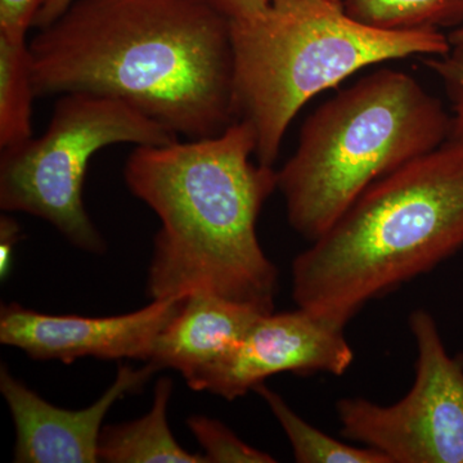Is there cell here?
<instances>
[{"instance_id":"cell-1","label":"cell","mask_w":463,"mask_h":463,"mask_svg":"<svg viewBox=\"0 0 463 463\" xmlns=\"http://www.w3.org/2000/svg\"><path fill=\"white\" fill-rule=\"evenodd\" d=\"M29 47L36 99L109 97L190 139L239 121L231 18L214 0H74Z\"/></svg>"},{"instance_id":"cell-2","label":"cell","mask_w":463,"mask_h":463,"mask_svg":"<svg viewBox=\"0 0 463 463\" xmlns=\"http://www.w3.org/2000/svg\"><path fill=\"white\" fill-rule=\"evenodd\" d=\"M255 154L245 120L209 138L133 149L125 182L161 222L147 282L154 300L203 291L274 312L279 270L257 222L279 179Z\"/></svg>"},{"instance_id":"cell-3","label":"cell","mask_w":463,"mask_h":463,"mask_svg":"<svg viewBox=\"0 0 463 463\" xmlns=\"http://www.w3.org/2000/svg\"><path fill=\"white\" fill-rule=\"evenodd\" d=\"M463 249V147L447 141L367 188L292 263L298 307L345 328Z\"/></svg>"},{"instance_id":"cell-4","label":"cell","mask_w":463,"mask_h":463,"mask_svg":"<svg viewBox=\"0 0 463 463\" xmlns=\"http://www.w3.org/2000/svg\"><path fill=\"white\" fill-rule=\"evenodd\" d=\"M239 120L257 134V161L273 166L289 124L313 97L359 70L452 50L440 30H385L331 0H273L254 16L231 20Z\"/></svg>"},{"instance_id":"cell-5","label":"cell","mask_w":463,"mask_h":463,"mask_svg":"<svg viewBox=\"0 0 463 463\" xmlns=\"http://www.w3.org/2000/svg\"><path fill=\"white\" fill-rule=\"evenodd\" d=\"M450 116L413 76L381 69L323 103L277 170L288 223L313 242L367 188L448 141Z\"/></svg>"},{"instance_id":"cell-6","label":"cell","mask_w":463,"mask_h":463,"mask_svg":"<svg viewBox=\"0 0 463 463\" xmlns=\"http://www.w3.org/2000/svg\"><path fill=\"white\" fill-rule=\"evenodd\" d=\"M178 136L123 100L90 93L58 97L47 130L0 155V207L50 222L78 248L102 252L105 241L85 210L91 157L112 145L161 146Z\"/></svg>"},{"instance_id":"cell-7","label":"cell","mask_w":463,"mask_h":463,"mask_svg":"<svg viewBox=\"0 0 463 463\" xmlns=\"http://www.w3.org/2000/svg\"><path fill=\"white\" fill-rule=\"evenodd\" d=\"M416 344L412 388L397 403L340 399L341 434L390 463H463V354L452 356L434 317L410 316Z\"/></svg>"},{"instance_id":"cell-8","label":"cell","mask_w":463,"mask_h":463,"mask_svg":"<svg viewBox=\"0 0 463 463\" xmlns=\"http://www.w3.org/2000/svg\"><path fill=\"white\" fill-rule=\"evenodd\" d=\"M344 331L300 307L261 315L242 339L187 379L188 386L234 401L274 374L341 376L354 359Z\"/></svg>"},{"instance_id":"cell-9","label":"cell","mask_w":463,"mask_h":463,"mask_svg":"<svg viewBox=\"0 0 463 463\" xmlns=\"http://www.w3.org/2000/svg\"><path fill=\"white\" fill-rule=\"evenodd\" d=\"M185 298H157L137 312L106 318L43 315L14 303L0 310V341L38 361L56 359L70 364L94 356L149 362L158 335Z\"/></svg>"},{"instance_id":"cell-10","label":"cell","mask_w":463,"mask_h":463,"mask_svg":"<svg viewBox=\"0 0 463 463\" xmlns=\"http://www.w3.org/2000/svg\"><path fill=\"white\" fill-rule=\"evenodd\" d=\"M156 371L151 364L141 370L121 365L115 383L99 401L85 410L69 411L48 403L2 367L0 392L16 426L14 462H99L106 413L124 395L138 392Z\"/></svg>"},{"instance_id":"cell-11","label":"cell","mask_w":463,"mask_h":463,"mask_svg":"<svg viewBox=\"0 0 463 463\" xmlns=\"http://www.w3.org/2000/svg\"><path fill=\"white\" fill-rule=\"evenodd\" d=\"M257 307L230 298L192 292L181 310L158 335L149 364L173 368L185 380L233 346L259 317Z\"/></svg>"},{"instance_id":"cell-12","label":"cell","mask_w":463,"mask_h":463,"mask_svg":"<svg viewBox=\"0 0 463 463\" xmlns=\"http://www.w3.org/2000/svg\"><path fill=\"white\" fill-rule=\"evenodd\" d=\"M173 383L157 381L154 404L142 419L100 431L99 459L109 463H207L205 456L192 455L174 439L167 425V403Z\"/></svg>"},{"instance_id":"cell-13","label":"cell","mask_w":463,"mask_h":463,"mask_svg":"<svg viewBox=\"0 0 463 463\" xmlns=\"http://www.w3.org/2000/svg\"><path fill=\"white\" fill-rule=\"evenodd\" d=\"M33 99L29 42L0 33V151L33 138Z\"/></svg>"},{"instance_id":"cell-14","label":"cell","mask_w":463,"mask_h":463,"mask_svg":"<svg viewBox=\"0 0 463 463\" xmlns=\"http://www.w3.org/2000/svg\"><path fill=\"white\" fill-rule=\"evenodd\" d=\"M255 392L267 402L277 421L288 435L295 461L298 463H390L373 448L355 447L325 434L298 416L281 395L264 383Z\"/></svg>"},{"instance_id":"cell-15","label":"cell","mask_w":463,"mask_h":463,"mask_svg":"<svg viewBox=\"0 0 463 463\" xmlns=\"http://www.w3.org/2000/svg\"><path fill=\"white\" fill-rule=\"evenodd\" d=\"M344 8L385 30H440L463 23V0H344Z\"/></svg>"},{"instance_id":"cell-16","label":"cell","mask_w":463,"mask_h":463,"mask_svg":"<svg viewBox=\"0 0 463 463\" xmlns=\"http://www.w3.org/2000/svg\"><path fill=\"white\" fill-rule=\"evenodd\" d=\"M190 430L205 449L207 463H273L276 459L241 440L231 429L203 416L188 419Z\"/></svg>"},{"instance_id":"cell-17","label":"cell","mask_w":463,"mask_h":463,"mask_svg":"<svg viewBox=\"0 0 463 463\" xmlns=\"http://www.w3.org/2000/svg\"><path fill=\"white\" fill-rule=\"evenodd\" d=\"M425 63L443 81L452 102L453 116H450L448 141L463 147V47H452L449 53L432 56Z\"/></svg>"},{"instance_id":"cell-18","label":"cell","mask_w":463,"mask_h":463,"mask_svg":"<svg viewBox=\"0 0 463 463\" xmlns=\"http://www.w3.org/2000/svg\"><path fill=\"white\" fill-rule=\"evenodd\" d=\"M44 0H0V33L26 38Z\"/></svg>"},{"instance_id":"cell-19","label":"cell","mask_w":463,"mask_h":463,"mask_svg":"<svg viewBox=\"0 0 463 463\" xmlns=\"http://www.w3.org/2000/svg\"><path fill=\"white\" fill-rule=\"evenodd\" d=\"M20 227L14 219L2 216L0 219V276L2 279L9 274L14 249L20 240Z\"/></svg>"},{"instance_id":"cell-20","label":"cell","mask_w":463,"mask_h":463,"mask_svg":"<svg viewBox=\"0 0 463 463\" xmlns=\"http://www.w3.org/2000/svg\"><path fill=\"white\" fill-rule=\"evenodd\" d=\"M231 20L254 16L269 7L272 0H214Z\"/></svg>"},{"instance_id":"cell-21","label":"cell","mask_w":463,"mask_h":463,"mask_svg":"<svg viewBox=\"0 0 463 463\" xmlns=\"http://www.w3.org/2000/svg\"><path fill=\"white\" fill-rule=\"evenodd\" d=\"M72 2L74 0H44L36 14L35 21H33V27L42 29V27L50 25L69 8Z\"/></svg>"},{"instance_id":"cell-22","label":"cell","mask_w":463,"mask_h":463,"mask_svg":"<svg viewBox=\"0 0 463 463\" xmlns=\"http://www.w3.org/2000/svg\"><path fill=\"white\" fill-rule=\"evenodd\" d=\"M448 41H449L452 47H463V25L450 33V35L448 36Z\"/></svg>"},{"instance_id":"cell-23","label":"cell","mask_w":463,"mask_h":463,"mask_svg":"<svg viewBox=\"0 0 463 463\" xmlns=\"http://www.w3.org/2000/svg\"><path fill=\"white\" fill-rule=\"evenodd\" d=\"M273 2V0H272ZM331 2L344 3V0H331Z\"/></svg>"}]
</instances>
